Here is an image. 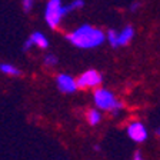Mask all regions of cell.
Here are the masks:
<instances>
[{
  "label": "cell",
  "mask_w": 160,
  "mask_h": 160,
  "mask_svg": "<svg viewBox=\"0 0 160 160\" xmlns=\"http://www.w3.org/2000/svg\"><path fill=\"white\" fill-rule=\"evenodd\" d=\"M66 39L79 49H93V47H99L103 43L106 39V34L99 27L83 24V26L77 27L74 32L67 34Z\"/></svg>",
  "instance_id": "obj_1"
},
{
  "label": "cell",
  "mask_w": 160,
  "mask_h": 160,
  "mask_svg": "<svg viewBox=\"0 0 160 160\" xmlns=\"http://www.w3.org/2000/svg\"><path fill=\"white\" fill-rule=\"evenodd\" d=\"M93 102L99 110H109L112 113H119L124 104L116 99L110 90L107 89H96L93 93Z\"/></svg>",
  "instance_id": "obj_2"
},
{
  "label": "cell",
  "mask_w": 160,
  "mask_h": 160,
  "mask_svg": "<svg viewBox=\"0 0 160 160\" xmlns=\"http://www.w3.org/2000/svg\"><path fill=\"white\" fill-rule=\"evenodd\" d=\"M70 12L69 6H63L60 0H49L46 4V12H44V19L50 29H56L59 26L60 20L63 19Z\"/></svg>",
  "instance_id": "obj_3"
},
{
  "label": "cell",
  "mask_w": 160,
  "mask_h": 160,
  "mask_svg": "<svg viewBox=\"0 0 160 160\" xmlns=\"http://www.w3.org/2000/svg\"><path fill=\"white\" fill-rule=\"evenodd\" d=\"M103 82V77L102 74L94 69H90L86 70L83 73L80 74L79 77L76 79V84H77V89H90V87H99Z\"/></svg>",
  "instance_id": "obj_4"
},
{
  "label": "cell",
  "mask_w": 160,
  "mask_h": 160,
  "mask_svg": "<svg viewBox=\"0 0 160 160\" xmlns=\"http://www.w3.org/2000/svg\"><path fill=\"white\" fill-rule=\"evenodd\" d=\"M127 136L136 143H143V142H146L149 133H147V129L142 122L134 120L127 126Z\"/></svg>",
  "instance_id": "obj_5"
},
{
  "label": "cell",
  "mask_w": 160,
  "mask_h": 160,
  "mask_svg": "<svg viewBox=\"0 0 160 160\" xmlns=\"http://www.w3.org/2000/svg\"><path fill=\"white\" fill-rule=\"evenodd\" d=\"M56 84H57V89L63 93H73L77 90V84H76V79H73L72 76L69 74H59L56 77Z\"/></svg>",
  "instance_id": "obj_6"
},
{
  "label": "cell",
  "mask_w": 160,
  "mask_h": 160,
  "mask_svg": "<svg viewBox=\"0 0 160 160\" xmlns=\"http://www.w3.org/2000/svg\"><path fill=\"white\" fill-rule=\"evenodd\" d=\"M134 37V29L132 26H126L117 34V44L119 46H127Z\"/></svg>",
  "instance_id": "obj_7"
},
{
  "label": "cell",
  "mask_w": 160,
  "mask_h": 160,
  "mask_svg": "<svg viewBox=\"0 0 160 160\" xmlns=\"http://www.w3.org/2000/svg\"><path fill=\"white\" fill-rule=\"evenodd\" d=\"M30 42L33 43V46H39L40 49H47L49 47V40L46 39L44 34H42L40 32H34L30 36Z\"/></svg>",
  "instance_id": "obj_8"
},
{
  "label": "cell",
  "mask_w": 160,
  "mask_h": 160,
  "mask_svg": "<svg viewBox=\"0 0 160 160\" xmlns=\"http://www.w3.org/2000/svg\"><path fill=\"white\" fill-rule=\"evenodd\" d=\"M0 72H3L4 74H10V76H20L22 74V72L16 66L9 63H0Z\"/></svg>",
  "instance_id": "obj_9"
},
{
  "label": "cell",
  "mask_w": 160,
  "mask_h": 160,
  "mask_svg": "<svg viewBox=\"0 0 160 160\" xmlns=\"http://www.w3.org/2000/svg\"><path fill=\"white\" fill-rule=\"evenodd\" d=\"M86 117H87V122H89V124H92V126L100 123V120H102V114H100V112L97 109H90L89 112H87Z\"/></svg>",
  "instance_id": "obj_10"
},
{
  "label": "cell",
  "mask_w": 160,
  "mask_h": 160,
  "mask_svg": "<svg viewBox=\"0 0 160 160\" xmlns=\"http://www.w3.org/2000/svg\"><path fill=\"white\" fill-rule=\"evenodd\" d=\"M117 34H119V32H116V30H113V29L107 30L106 40L110 43V46H112V47H117V46H119V44H117Z\"/></svg>",
  "instance_id": "obj_11"
},
{
  "label": "cell",
  "mask_w": 160,
  "mask_h": 160,
  "mask_svg": "<svg viewBox=\"0 0 160 160\" xmlns=\"http://www.w3.org/2000/svg\"><path fill=\"white\" fill-rule=\"evenodd\" d=\"M56 63H57V57L54 56V54H47V56L44 57V64H46V66H54Z\"/></svg>",
  "instance_id": "obj_12"
},
{
  "label": "cell",
  "mask_w": 160,
  "mask_h": 160,
  "mask_svg": "<svg viewBox=\"0 0 160 160\" xmlns=\"http://www.w3.org/2000/svg\"><path fill=\"white\" fill-rule=\"evenodd\" d=\"M84 6V2L83 0H74V2H72V3L69 4L70 10H73V9H80V7H83Z\"/></svg>",
  "instance_id": "obj_13"
},
{
  "label": "cell",
  "mask_w": 160,
  "mask_h": 160,
  "mask_svg": "<svg viewBox=\"0 0 160 160\" xmlns=\"http://www.w3.org/2000/svg\"><path fill=\"white\" fill-rule=\"evenodd\" d=\"M33 7V0H24L23 2V9L24 12H30Z\"/></svg>",
  "instance_id": "obj_14"
},
{
  "label": "cell",
  "mask_w": 160,
  "mask_h": 160,
  "mask_svg": "<svg viewBox=\"0 0 160 160\" xmlns=\"http://www.w3.org/2000/svg\"><path fill=\"white\" fill-rule=\"evenodd\" d=\"M32 46H33V43H32V42H30V39H29V40L26 42V43L23 44V50H24V52H27V50H29Z\"/></svg>",
  "instance_id": "obj_15"
},
{
  "label": "cell",
  "mask_w": 160,
  "mask_h": 160,
  "mask_svg": "<svg viewBox=\"0 0 160 160\" xmlns=\"http://www.w3.org/2000/svg\"><path fill=\"white\" fill-rule=\"evenodd\" d=\"M133 160H143V157H142V153H140V152H136V153H134Z\"/></svg>",
  "instance_id": "obj_16"
},
{
  "label": "cell",
  "mask_w": 160,
  "mask_h": 160,
  "mask_svg": "<svg viewBox=\"0 0 160 160\" xmlns=\"http://www.w3.org/2000/svg\"><path fill=\"white\" fill-rule=\"evenodd\" d=\"M139 6H140V3H137V2H136V3H132V6H130V10H132V12H134V10H136Z\"/></svg>",
  "instance_id": "obj_17"
},
{
  "label": "cell",
  "mask_w": 160,
  "mask_h": 160,
  "mask_svg": "<svg viewBox=\"0 0 160 160\" xmlns=\"http://www.w3.org/2000/svg\"><path fill=\"white\" fill-rule=\"evenodd\" d=\"M157 134H159V136H160V127H159V129H157Z\"/></svg>",
  "instance_id": "obj_18"
}]
</instances>
